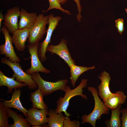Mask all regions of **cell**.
<instances>
[{
	"instance_id": "obj_1",
	"label": "cell",
	"mask_w": 127,
	"mask_h": 127,
	"mask_svg": "<svg viewBox=\"0 0 127 127\" xmlns=\"http://www.w3.org/2000/svg\"><path fill=\"white\" fill-rule=\"evenodd\" d=\"M87 81V79H82L79 84L73 89H71L69 86H67L64 92L65 94L64 97H59L56 102V108L55 110L57 113L64 112L66 116L69 117L71 115L67 112V110L69 105L70 100L72 98L79 95L82 98L87 99V96L83 94V89L86 87Z\"/></svg>"
},
{
	"instance_id": "obj_2",
	"label": "cell",
	"mask_w": 127,
	"mask_h": 127,
	"mask_svg": "<svg viewBox=\"0 0 127 127\" xmlns=\"http://www.w3.org/2000/svg\"><path fill=\"white\" fill-rule=\"evenodd\" d=\"M87 88L88 90L91 92L95 102L94 107L93 111L89 114H86L82 115L81 124L88 123L92 127H95L97 120L99 119L102 115L108 114L110 109L100 99L96 88L91 87H88Z\"/></svg>"
},
{
	"instance_id": "obj_3",
	"label": "cell",
	"mask_w": 127,
	"mask_h": 127,
	"mask_svg": "<svg viewBox=\"0 0 127 127\" xmlns=\"http://www.w3.org/2000/svg\"><path fill=\"white\" fill-rule=\"evenodd\" d=\"M31 75L44 95H48L54 91L57 90H61L64 92L68 86L67 84L68 80L66 79H62L55 82H53L44 80L41 76L39 72H34Z\"/></svg>"
},
{
	"instance_id": "obj_4",
	"label": "cell",
	"mask_w": 127,
	"mask_h": 127,
	"mask_svg": "<svg viewBox=\"0 0 127 127\" xmlns=\"http://www.w3.org/2000/svg\"><path fill=\"white\" fill-rule=\"evenodd\" d=\"M1 62L3 64L7 65L11 68L14 72L12 77L16 78V80L20 83H26L29 89L37 88L38 86L36 83L32 79L31 75L23 71L19 63L12 62L6 57L2 58Z\"/></svg>"
},
{
	"instance_id": "obj_5",
	"label": "cell",
	"mask_w": 127,
	"mask_h": 127,
	"mask_svg": "<svg viewBox=\"0 0 127 127\" xmlns=\"http://www.w3.org/2000/svg\"><path fill=\"white\" fill-rule=\"evenodd\" d=\"M62 19L60 16H55L52 13L48 16V27L47 30L46 36L44 41L40 43L38 51V57L41 62H44L47 60L46 55V49L50 43L53 31L59 24V22Z\"/></svg>"
},
{
	"instance_id": "obj_6",
	"label": "cell",
	"mask_w": 127,
	"mask_h": 127,
	"mask_svg": "<svg viewBox=\"0 0 127 127\" xmlns=\"http://www.w3.org/2000/svg\"><path fill=\"white\" fill-rule=\"evenodd\" d=\"M48 16H44L43 13L38 15L36 20L29 30L28 42L32 44L39 42L46 32V25L48 24Z\"/></svg>"
},
{
	"instance_id": "obj_7",
	"label": "cell",
	"mask_w": 127,
	"mask_h": 127,
	"mask_svg": "<svg viewBox=\"0 0 127 127\" xmlns=\"http://www.w3.org/2000/svg\"><path fill=\"white\" fill-rule=\"evenodd\" d=\"M40 43L28 44L27 46L28 51L30 55L29 57L31 59V65L30 68L27 69L26 72L30 75L36 72H41L48 74L50 71L44 67L41 63L38 55V50Z\"/></svg>"
},
{
	"instance_id": "obj_8",
	"label": "cell",
	"mask_w": 127,
	"mask_h": 127,
	"mask_svg": "<svg viewBox=\"0 0 127 127\" xmlns=\"http://www.w3.org/2000/svg\"><path fill=\"white\" fill-rule=\"evenodd\" d=\"M67 41L64 39L61 40L60 43L56 45H49L46 49V52L55 54L63 60L70 67L76 63L72 59L67 46Z\"/></svg>"
},
{
	"instance_id": "obj_9",
	"label": "cell",
	"mask_w": 127,
	"mask_h": 127,
	"mask_svg": "<svg viewBox=\"0 0 127 127\" xmlns=\"http://www.w3.org/2000/svg\"><path fill=\"white\" fill-rule=\"evenodd\" d=\"M0 31L4 34L5 39L4 43L0 46V54L5 55L6 57L8 58V60L12 62L19 63L20 59L15 52L11 37L7 29L4 26L0 29Z\"/></svg>"
},
{
	"instance_id": "obj_10",
	"label": "cell",
	"mask_w": 127,
	"mask_h": 127,
	"mask_svg": "<svg viewBox=\"0 0 127 127\" xmlns=\"http://www.w3.org/2000/svg\"><path fill=\"white\" fill-rule=\"evenodd\" d=\"M48 111V109L39 110L32 107L29 108L27 111L25 119L32 127L36 126L47 127L46 123L48 122L47 116Z\"/></svg>"
},
{
	"instance_id": "obj_11",
	"label": "cell",
	"mask_w": 127,
	"mask_h": 127,
	"mask_svg": "<svg viewBox=\"0 0 127 127\" xmlns=\"http://www.w3.org/2000/svg\"><path fill=\"white\" fill-rule=\"evenodd\" d=\"M20 12L19 8L14 6L7 10L4 15V26L11 34L18 29V20Z\"/></svg>"
},
{
	"instance_id": "obj_12",
	"label": "cell",
	"mask_w": 127,
	"mask_h": 127,
	"mask_svg": "<svg viewBox=\"0 0 127 127\" xmlns=\"http://www.w3.org/2000/svg\"><path fill=\"white\" fill-rule=\"evenodd\" d=\"M29 29L27 28L18 29L12 34L11 37L12 42L17 51H24L26 48L25 43L29 35Z\"/></svg>"
},
{
	"instance_id": "obj_13",
	"label": "cell",
	"mask_w": 127,
	"mask_h": 127,
	"mask_svg": "<svg viewBox=\"0 0 127 127\" xmlns=\"http://www.w3.org/2000/svg\"><path fill=\"white\" fill-rule=\"evenodd\" d=\"M98 78L101 80V83L98 85V95L104 102L111 94L109 87L111 78L108 73L105 71L102 72Z\"/></svg>"
},
{
	"instance_id": "obj_14",
	"label": "cell",
	"mask_w": 127,
	"mask_h": 127,
	"mask_svg": "<svg viewBox=\"0 0 127 127\" xmlns=\"http://www.w3.org/2000/svg\"><path fill=\"white\" fill-rule=\"evenodd\" d=\"M21 91L19 88L14 89L11 99L9 101L1 99V100L3 101L1 102V103L4 106L7 108H12L18 110L22 113L26 117L28 110L22 106L20 99Z\"/></svg>"
},
{
	"instance_id": "obj_15",
	"label": "cell",
	"mask_w": 127,
	"mask_h": 127,
	"mask_svg": "<svg viewBox=\"0 0 127 127\" xmlns=\"http://www.w3.org/2000/svg\"><path fill=\"white\" fill-rule=\"evenodd\" d=\"M20 12L18 29H30L33 26L38 16L37 14L34 12H28L24 8L21 9Z\"/></svg>"
},
{
	"instance_id": "obj_16",
	"label": "cell",
	"mask_w": 127,
	"mask_h": 127,
	"mask_svg": "<svg viewBox=\"0 0 127 127\" xmlns=\"http://www.w3.org/2000/svg\"><path fill=\"white\" fill-rule=\"evenodd\" d=\"M127 96L122 91L112 93L103 102L104 104L111 110L115 109L126 102Z\"/></svg>"
},
{
	"instance_id": "obj_17",
	"label": "cell",
	"mask_w": 127,
	"mask_h": 127,
	"mask_svg": "<svg viewBox=\"0 0 127 127\" xmlns=\"http://www.w3.org/2000/svg\"><path fill=\"white\" fill-rule=\"evenodd\" d=\"M15 78L9 77L6 76L0 71V87L6 86L8 88V93H12V90L15 88H19L25 87L27 85L25 83H21L15 80Z\"/></svg>"
},
{
	"instance_id": "obj_18",
	"label": "cell",
	"mask_w": 127,
	"mask_h": 127,
	"mask_svg": "<svg viewBox=\"0 0 127 127\" xmlns=\"http://www.w3.org/2000/svg\"><path fill=\"white\" fill-rule=\"evenodd\" d=\"M47 127H64V122L66 116L62 112L58 113L55 110L52 109L48 110Z\"/></svg>"
},
{
	"instance_id": "obj_19",
	"label": "cell",
	"mask_w": 127,
	"mask_h": 127,
	"mask_svg": "<svg viewBox=\"0 0 127 127\" xmlns=\"http://www.w3.org/2000/svg\"><path fill=\"white\" fill-rule=\"evenodd\" d=\"M7 112L9 117L12 118L13 124H10L9 127H30L31 126L24 118L22 115L18 114L10 108H7Z\"/></svg>"
},
{
	"instance_id": "obj_20",
	"label": "cell",
	"mask_w": 127,
	"mask_h": 127,
	"mask_svg": "<svg viewBox=\"0 0 127 127\" xmlns=\"http://www.w3.org/2000/svg\"><path fill=\"white\" fill-rule=\"evenodd\" d=\"M30 94V100L32 103V108L39 109H48V106L43 100L44 95L40 89L38 88Z\"/></svg>"
},
{
	"instance_id": "obj_21",
	"label": "cell",
	"mask_w": 127,
	"mask_h": 127,
	"mask_svg": "<svg viewBox=\"0 0 127 127\" xmlns=\"http://www.w3.org/2000/svg\"><path fill=\"white\" fill-rule=\"evenodd\" d=\"M93 66L90 67L77 66L73 64L70 67V79L71 84L74 87L76 83L79 76L84 72L89 70L93 69L95 68Z\"/></svg>"
},
{
	"instance_id": "obj_22",
	"label": "cell",
	"mask_w": 127,
	"mask_h": 127,
	"mask_svg": "<svg viewBox=\"0 0 127 127\" xmlns=\"http://www.w3.org/2000/svg\"><path fill=\"white\" fill-rule=\"evenodd\" d=\"M121 105L116 108L111 110V118L109 120H107L105 123L107 127H120L121 126L120 115Z\"/></svg>"
},
{
	"instance_id": "obj_23",
	"label": "cell",
	"mask_w": 127,
	"mask_h": 127,
	"mask_svg": "<svg viewBox=\"0 0 127 127\" xmlns=\"http://www.w3.org/2000/svg\"><path fill=\"white\" fill-rule=\"evenodd\" d=\"M7 108L3 105L1 102H0V127H9L8 117L7 112Z\"/></svg>"
},
{
	"instance_id": "obj_24",
	"label": "cell",
	"mask_w": 127,
	"mask_h": 127,
	"mask_svg": "<svg viewBox=\"0 0 127 127\" xmlns=\"http://www.w3.org/2000/svg\"><path fill=\"white\" fill-rule=\"evenodd\" d=\"M49 3V6L48 8L45 11L46 13L49 11L53 9H56L60 10L62 12L66 14L71 15L70 11L65 10L61 6V4L58 0H48Z\"/></svg>"
},
{
	"instance_id": "obj_25",
	"label": "cell",
	"mask_w": 127,
	"mask_h": 127,
	"mask_svg": "<svg viewBox=\"0 0 127 127\" xmlns=\"http://www.w3.org/2000/svg\"><path fill=\"white\" fill-rule=\"evenodd\" d=\"M80 125V122L79 121L71 120L68 116H66L64 121V127H79Z\"/></svg>"
},
{
	"instance_id": "obj_26",
	"label": "cell",
	"mask_w": 127,
	"mask_h": 127,
	"mask_svg": "<svg viewBox=\"0 0 127 127\" xmlns=\"http://www.w3.org/2000/svg\"><path fill=\"white\" fill-rule=\"evenodd\" d=\"M60 3L62 5L64 4L67 0H58ZM76 3L78 13L76 15V18L78 22H80L81 19L82 17L81 15L82 12V7L81 6L79 0H73Z\"/></svg>"
},
{
	"instance_id": "obj_27",
	"label": "cell",
	"mask_w": 127,
	"mask_h": 127,
	"mask_svg": "<svg viewBox=\"0 0 127 127\" xmlns=\"http://www.w3.org/2000/svg\"><path fill=\"white\" fill-rule=\"evenodd\" d=\"M122 116L121 118V127H127V107L120 109Z\"/></svg>"
},
{
	"instance_id": "obj_28",
	"label": "cell",
	"mask_w": 127,
	"mask_h": 127,
	"mask_svg": "<svg viewBox=\"0 0 127 127\" xmlns=\"http://www.w3.org/2000/svg\"><path fill=\"white\" fill-rule=\"evenodd\" d=\"M115 26L118 32L120 34H122L124 30V21L123 19L119 18L115 20Z\"/></svg>"
},
{
	"instance_id": "obj_29",
	"label": "cell",
	"mask_w": 127,
	"mask_h": 127,
	"mask_svg": "<svg viewBox=\"0 0 127 127\" xmlns=\"http://www.w3.org/2000/svg\"><path fill=\"white\" fill-rule=\"evenodd\" d=\"M4 20V15L3 14L2 12H0V28H1V23L3 20Z\"/></svg>"
},
{
	"instance_id": "obj_30",
	"label": "cell",
	"mask_w": 127,
	"mask_h": 127,
	"mask_svg": "<svg viewBox=\"0 0 127 127\" xmlns=\"http://www.w3.org/2000/svg\"><path fill=\"white\" fill-rule=\"evenodd\" d=\"M125 11L127 13V8H126L125 9Z\"/></svg>"
}]
</instances>
